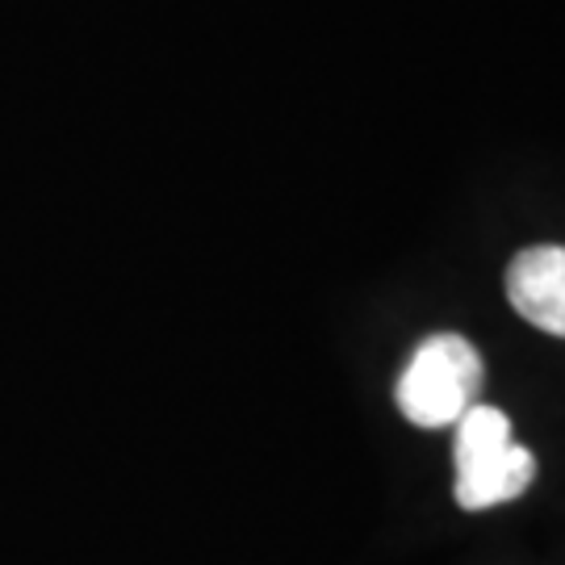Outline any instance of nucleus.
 <instances>
[{"label":"nucleus","mask_w":565,"mask_h":565,"mask_svg":"<svg viewBox=\"0 0 565 565\" xmlns=\"http://www.w3.org/2000/svg\"><path fill=\"white\" fill-rule=\"evenodd\" d=\"M457 503L486 511L520 499L536 478V457L511 440V419L499 406L473 403L457 419Z\"/></svg>","instance_id":"obj_1"},{"label":"nucleus","mask_w":565,"mask_h":565,"mask_svg":"<svg viewBox=\"0 0 565 565\" xmlns=\"http://www.w3.org/2000/svg\"><path fill=\"white\" fill-rule=\"evenodd\" d=\"M482 373V356L465 335H452V331L427 335L398 377V390H394L398 411L415 427L457 424L478 403L486 382Z\"/></svg>","instance_id":"obj_2"},{"label":"nucleus","mask_w":565,"mask_h":565,"mask_svg":"<svg viewBox=\"0 0 565 565\" xmlns=\"http://www.w3.org/2000/svg\"><path fill=\"white\" fill-rule=\"evenodd\" d=\"M507 302L520 319L565 340V247H524L507 264Z\"/></svg>","instance_id":"obj_3"}]
</instances>
